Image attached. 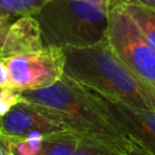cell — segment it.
Listing matches in <instances>:
<instances>
[{"mask_svg": "<svg viewBox=\"0 0 155 155\" xmlns=\"http://www.w3.org/2000/svg\"><path fill=\"white\" fill-rule=\"evenodd\" d=\"M21 101H23L21 92L10 87L0 88V119L5 116Z\"/></svg>", "mask_w": 155, "mask_h": 155, "instance_id": "14", "label": "cell"}, {"mask_svg": "<svg viewBox=\"0 0 155 155\" xmlns=\"http://www.w3.org/2000/svg\"><path fill=\"white\" fill-rule=\"evenodd\" d=\"M11 23L12 22L10 19H6L4 17H0V51L2 50V47L5 45L6 36H7V33L10 30Z\"/></svg>", "mask_w": 155, "mask_h": 155, "instance_id": "15", "label": "cell"}, {"mask_svg": "<svg viewBox=\"0 0 155 155\" xmlns=\"http://www.w3.org/2000/svg\"><path fill=\"white\" fill-rule=\"evenodd\" d=\"M2 61L10 88L18 92L48 87L64 75V52L54 46H44L39 51L10 56Z\"/></svg>", "mask_w": 155, "mask_h": 155, "instance_id": "5", "label": "cell"}, {"mask_svg": "<svg viewBox=\"0 0 155 155\" xmlns=\"http://www.w3.org/2000/svg\"><path fill=\"white\" fill-rule=\"evenodd\" d=\"M8 155H15V154H12V153H11V151H10V153H8Z\"/></svg>", "mask_w": 155, "mask_h": 155, "instance_id": "21", "label": "cell"}, {"mask_svg": "<svg viewBox=\"0 0 155 155\" xmlns=\"http://www.w3.org/2000/svg\"><path fill=\"white\" fill-rule=\"evenodd\" d=\"M109 7L90 0H47L31 17L45 46L84 48L107 39Z\"/></svg>", "mask_w": 155, "mask_h": 155, "instance_id": "3", "label": "cell"}, {"mask_svg": "<svg viewBox=\"0 0 155 155\" xmlns=\"http://www.w3.org/2000/svg\"><path fill=\"white\" fill-rule=\"evenodd\" d=\"M64 75L127 107L155 110V90L143 82L116 56L108 39L84 48H63Z\"/></svg>", "mask_w": 155, "mask_h": 155, "instance_id": "2", "label": "cell"}, {"mask_svg": "<svg viewBox=\"0 0 155 155\" xmlns=\"http://www.w3.org/2000/svg\"><path fill=\"white\" fill-rule=\"evenodd\" d=\"M46 117L81 138L130 155L136 147L116 128L87 87L63 75L56 84L35 91L21 92Z\"/></svg>", "mask_w": 155, "mask_h": 155, "instance_id": "1", "label": "cell"}, {"mask_svg": "<svg viewBox=\"0 0 155 155\" xmlns=\"http://www.w3.org/2000/svg\"><path fill=\"white\" fill-rule=\"evenodd\" d=\"M90 91L109 120L136 149L147 155H155V110L134 109Z\"/></svg>", "mask_w": 155, "mask_h": 155, "instance_id": "6", "label": "cell"}, {"mask_svg": "<svg viewBox=\"0 0 155 155\" xmlns=\"http://www.w3.org/2000/svg\"><path fill=\"white\" fill-rule=\"evenodd\" d=\"M74 155H125L101 143L79 137Z\"/></svg>", "mask_w": 155, "mask_h": 155, "instance_id": "13", "label": "cell"}, {"mask_svg": "<svg viewBox=\"0 0 155 155\" xmlns=\"http://www.w3.org/2000/svg\"><path fill=\"white\" fill-rule=\"evenodd\" d=\"M46 136L40 133L30 134L23 139L10 140V150L15 155H40Z\"/></svg>", "mask_w": 155, "mask_h": 155, "instance_id": "12", "label": "cell"}, {"mask_svg": "<svg viewBox=\"0 0 155 155\" xmlns=\"http://www.w3.org/2000/svg\"><path fill=\"white\" fill-rule=\"evenodd\" d=\"M10 151V140L0 134V155H8Z\"/></svg>", "mask_w": 155, "mask_h": 155, "instance_id": "18", "label": "cell"}, {"mask_svg": "<svg viewBox=\"0 0 155 155\" xmlns=\"http://www.w3.org/2000/svg\"><path fill=\"white\" fill-rule=\"evenodd\" d=\"M79 137L69 131L48 134L44 139L40 155H74Z\"/></svg>", "mask_w": 155, "mask_h": 155, "instance_id": "10", "label": "cell"}, {"mask_svg": "<svg viewBox=\"0 0 155 155\" xmlns=\"http://www.w3.org/2000/svg\"><path fill=\"white\" fill-rule=\"evenodd\" d=\"M90 1H93V2H98V4H102V5H105L108 7H110L113 0H90Z\"/></svg>", "mask_w": 155, "mask_h": 155, "instance_id": "19", "label": "cell"}, {"mask_svg": "<svg viewBox=\"0 0 155 155\" xmlns=\"http://www.w3.org/2000/svg\"><path fill=\"white\" fill-rule=\"evenodd\" d=\"M63 131L67 130L46 117L35 105L24 99L0 119V134L10 140L23 139L34 133L48 136Z\"/></svg>", "mask_w": 155, "mask_h": 155, "instance_id": "7", "label": "cell"}, {"mask_svg": "<svg viewBox=\"0 0 155 155\" xmlns=\"http://www.w3.org/2000/svg\"><path fill=\"white\" fill-rule=\"evenodd\" d=\"M113 2H117V4H139V5L155 7V0H113Z\"/></svg>", "mask_w": 155, "mask_h": 155, "instance_id": "17", "label": "cell"}, {"mask_svg": "<svg viewBox=\"0 0 155 155\" xmlns=\"http://www.w3.org/2000/svg\"><path fill=\"white\" fill-rule=\"evenodd\" d=\"M5 87H10L8 74L2 58H0V88H5Z\"/></svg>", "mask_w": 155, "mask_h": 155, "instance_id": "16", "label": "cell"}, {"mask_svg": "<svg viewBox=\"0 0 155 155\" xmlns=\"http://www.w3.org/2000/svg\"><path fill=\"white\" fill-rule=\"evenodd\" d=\"M47 0H0V17L6 19L33 16Z\"/></svg>", "mask_w": 155, "mask_h": 155, "instance_id": "11", "label": "cell"}, {"mask_svg": "<svg viewBox=\"0 0 155 155\" xmlns=\"http://www.w3.org/2000/svg\"><path fill=\"white\" fill-rule=\"evenodd\" d=\"M130 155H147V154L143 153V151H140V150H138V149H134Z\"/></svg>", "mask_w": 155, "mask_h": 155, "instance_id": "20", "label": "cell"}, {"mask_svg": "<svg viewBox=\"0 0 155 155\" xmlns=\"http://www.w3.org/2000/svg\"><path fill=\"white\" fill-rule=\"evenodd\" d=\"M107 39L127 68L155 90V51L117 2H111L109 7Z\"/></svg>", "mask_w": 155, "mask_h": 155, "instance_id": "4", "label": "cell"}, {"mask_svg": "<svg viewBox=\"0 0 155 155\" xmlns=\"http://www.w3.org/2000/svg\"><path fill=\"white\" fill-rule=\"evenodd\" d=\"M134 22L145 41L155 51V7L139 4H120Z\"/></svg>", "mask_w": 155, "mask_h": 155, "instance_id": "9", "label": "cell"}, {"mask_svg": "<svg viewBox=\"0 0 155 155\" xmlns=\"http://www.w3.org/2000/svg\"><path fill=\"white\" fill-rule=\"evenodd\" d=\"M38 22L31 16H25L11 23L0 58L39 51L44 47Z\"/></svg>", "mask_w": 155, "mask_h": 155, "instance_id": "8", "label": "cell"}]
</instances>
